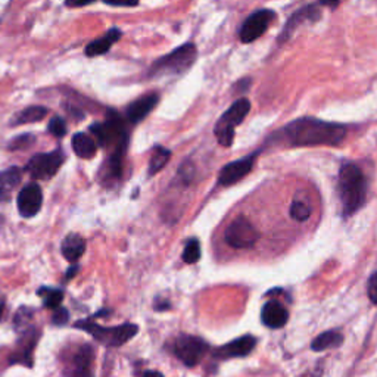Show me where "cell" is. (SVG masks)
<instances>
[{
    "instance_id": "obj_1",
    "label": "cell",
    "mask_w": 377,
    "mask_h": 377,
    "mask_svg": "<svg viewBox=\"0 0 377 377\" xmlns=\"http://www.w3.org/2000/svg\"><path fill=\"white\" fill-rule=\"evenodd\" d=\"M291 146H336L347 136V127L317 118H298L281 130Z\"/></svg>"
},
{
    "instance_id": "obj_2",
    "label": "cell",
    "mask_w": 377,
    "mask_h": 377,
    "mask_svg": "<svg viewBox=\"0 0 377 377\" xmlns=\"http://www.w3.org/2000/svg\"><path fill=\"white\" fill-rule=\"evenodd\" d=\"M337 195L345 217L355 214L361 208L367 198V179L361 168L355 164L342 165L337 179Z\"/></svg>"
},
{
    "instance_id": "obj_3",
    "label": "cell",
    "mask_w": 377,
    "mask_h": 377,
    "mask_svg": "<svg viewBox=\"0 0 377 377\" xmlns=\"http://www.w3.org/2000/svg\"><path fill=\"white\" fill-rule=\"evenodd\" d=\"M75 327L81 329L93 336L94 341H98L99 344L111 348H117L128 342L130 339H133L139 327L136 325L125 323L121 326H114V327H103L98 323H94L93 320H83V322L75 323Z\"/></svg>"
},
{
    "instance_id": "obj_4",
    "label": "cell",
    "mask_w": 377,
    "mask_h": 377,
    "mask_svg": "<svg viewBox=\"0 0 377 377\" xmlns=\"http://www.w3.org/2000/svg\"><path fill=\"white\" fill-rule=\"evenodd\" d=\"M249 111L251 102L247 98H240L224 112L214 127V135L221 146L229 147L233 145L235 128L243 123Z\"/></svg>"
},
{
    "instance_id": "obj_5",
    "label": "cell",
    "mask_w": 377,
    "mask_h": 377,
    "mask_svg": "<svg viewBox=\"0 0 377 377\" xmlns=\"http://www.w3.org/2000/svg\"><path fill=\"white\" fill-rule=\"evenodd\" d=\"M196 56H198L196 46L192 43H186L173 50L169 55L164 56V58H161L159 61H157L150 71L157 75L181 74L195 64Z\"/></svg>"
},
{
    "instance_id": "obj_6",
    "label": "cell",
    "mask_w": 377,
    "mask_h": 377,
    "mask_svg": "<svg viewBox=\"0 0 377 377\" xmlns=\"http://www.w3.org/2000/svg\"><path fill=\"white\" fill-rule=\"evenodd\" d=\"M224 239L235 249H249L259 239L258 230L247 217H237L225 229Z\"/></svg>"
},
{
    "instance_id": "obj_7",
    "label": "cell",
    "mask_w": 377,
    "mask_h": 377,
    "mask_svg": "<svg viewBox=\"0 0 377 377\" xmlns=\"http://www.w3.org/2000/svg\"><path fill=\"white\" fill-rule=\"evenodd\" d=\"M90 131L94 135V139L99 142L101 146L117 145V147L125 149L127 145V135L124 123L117 114H111V117L105 123L93 124Z\"/></svg>"
},
{
    "instance_id": "obj_8",
    "label": "cell",
    "mask_w": 377,
    "mask_h": 377,
    "mask_svg": "<svg viewBox=\"0 0 377 377\" xmlns=\"http://www.w3.org/2000/svg\"><path fill=\"white\" fill-rule=\"evenodd\" d=\"M206 349H208V345H206L203 339L191 334L179 336L173 347L174 355L187 367L199 364L206 354Z\"/></svg>"
},
{
    "instance_id": "obj_9",
    "label": "cell",
    "mask_w": 377,
    "mask_h": 377,
    "mask_svg": "<svg viewBox=\"0 0 377 377\" xmlns=\"http://www.w3.org/2000/svg\"><path fill=\"white\" fill-rule=\"evenodd\" d=\"M64 159L61 150H53L50 154H37L28 161L26 169L33 179L46 180L58 173Z\"/></svg>"
},
{
    "instance_id": "obj_10",
    "label": "cell",
    "mask_w": 377,
    "mask_h": 377,
    "mask_svg": "<svg viewBox=\"0 0 377 377\" xmlns=\"http://www.w3.org/2000/svg\"><path fill=\"white\" fill-rule=\"evenodd\" d=\"M276 18V13L270 9H259L254 12L247 21L242 24L239 31V39L242 43H252L264 34L271 21Z\"/></svg>"
},
{
    "instance_id": "obj_11",
    "label": "cell",
    "mask_w": 377,
    "mask_h": 377,
    "mask_svg": "<svg viewBox=\"0 0 377 377\" xmlns=\"http://www.w3.org/2000/svg\"><path fill=\"white\" fill-rule=\"evenodd\" d=\"M257 157H258V154L255 152V154H251V155L244 157L242 159H237V161H233L227 165H224L221 168L220 176H218V183L221 186H232V184L237 183L239 180H242L244 176H248L252 171Z\"/></svg>"
},
{
    "instance_id": "obj_12",
    "label": "cell",
    "mask_w": 377,
    "mask_h": 377,
    "mask_svg": "<svg viewBox=\"0 0 377 377\" xmlns=\"http://www.w3.org/2000/svg\"><path fill=\"white\" fill-rule=\"evenodd\" d=\"M16 203H18V210H20V214L23 217L31 218L37 215L43 205L42 188L35 183L27 184L24 188H21V192L18 193Z\"/></svg>"
},
{
    "instance_id": "obj_13",
    "label": "cell",
    "mask_w": 377,
    "mask_h": 377,
    "mask_svg": "<svg viewBox=\"0 0 377 377\" xmlns=\"http://www.w3.org/2000/svg\"><path fill=\"white\" fill-rule=\"evenodd\" d=\"M93 360H94L93 348L90 345L80 347V349L72 355L65 368L67 377H93L91 373Z\"/></svg>"
},
{
    "instance_id": "obj_14",
    "label": "cell",
    "mask_w": 377,
    "mask_h": 377,
    "mask_svg": "<svg viewBox=\"0 0 377 377\" xmlns=\"http://www.w3.org/2000/svg\"><path fill=\"white\" fill-rule=\"evenodd\" d=\"M257 345V339L254 336H242L239 339H235L233 342L224 345L215 351V356L220 360H229V358H237V356H247L252 352V349Z\"/></svg>"
},
{
    "instance_id": "obj_15",
    "label": "cell",
    "mask_w": 377,
    "mask_h": 377,
    "mask_svg": "<svg viewBox=\"0 0 377 377\" xmlns=\"http://www.w3.org/2000/svg\"><path fill=\"white\" fill-rule=\"evenodd\" d=\"M37 337L39 334L35 333L34 329L26 332L21 337V341L18 342L16 351L9 358V364H23L27 367L33 366V349L37 344Z\"/></svg>"
},
{
    "instance_id": "obj_16",
    "label": "cell",
    "mask_w": 377,
    "mask_h": 377,
    "mask_svg": "<svg viewBox=\"0 0 377 377\" xmlns=\"http://www.w3.org/2000/svg\"><path fill=\"white\" fill-rule=\"evenodd\" d=\"M262 323L270 329H281L288 323L289 313L277 300H269V303L262 307L261 311Z\"/></svg>"
},
{
    "instance_id": "obj_17",
    "label": "cell",
    "mask_w": 377,
    "mask_h": 377,
    "mask_svg": "<svg viewBox=\"0 0 377 377\" xmlns=\"http://www.w3.org/2000/svg\"><path fill=\"white\" fill-rule=\"evenodd\" d=\"M158 101H159V98H158V94H155V93L146 94V96L137 99L136 102H133L127 108V120L133 124L140 123L145 117H147L150 112L154 111Z\"/></svg>"
},
{
    "instance_id": "obj_18",
    "label": "cell",
    "mask_w": 377,
    "mask_h": 377,
    "mask_svg": "<svg viewBox=\"0 0 377 377\" xmlns=\"http://www.w3.org/2000/svg\"><path fill=\"white\" fill-rule=\"evenodd\" d=\"M21 180L23 171L18 167H11L0 173V202H8L12 198Z\"/></svg>"
},
{
    "instance_id": "obj_19",
    "label": "cell",
    "mask_w": 377,
    "mask_h": 377,
    "mask_svg": "<svg viewBox=\"0 0 377 377\" xmlns=\"http://www.w3.org/2000/svg\"><path fill=\"white\" fill-rule=\"evenodd\" d=\"M121 39V31L118 28H111L105 35H102L101 39L94 40L91 43L87 45L86 47V55L87 56H99L106 53L111 46L114 45L116 42H118Z\"/></svg>"
},
{
    "instance_id": "obj_20",
    "label": "cell",
    "mask_w": 377,
    "mask_h": 377,
    "mask_svg": "<svg viewBox=\"0 0 377 377\" xmlns=\"http://www.w3.org/2000/svg\"><path fill=\"white\" fill-rule=\"evenodd\" d=\"M61 251L69 262L77 261L86 252V240L80 235H68L61 244Z\"/></svg>"
},
{
    "instance_id": "obj_21",
    "label": "cell",
    "mask_w": 377,
    "mask_h": 377,
    "mask_svg": "<svg viewBox=\"0 0 377 377\" xmlns=\"http://www.w3.org/2000/svg\"><path fill=\"white\" fill-rule=\"evenodd\" d=\"M320 18V11L317 9L315 5H308L305 8H303L300 11H298L291 20L288 21L285 30H283L281 33V40H285L289 37V34L293 31V28L299 24V23H303L304 20H310V21H317Z\"/></svg>"
},
{
    "instance_id": "obj_22",
    "label": "cell",
    "mask_w": 377,
    "mask_h": 377,
    "mask_svg": "<svg viewBox=\"0 0 377 377\" xmlns=\"http://www.w3.org/2000/svg\"><path fill=\"white\" fill-rule=\"evenodd\" d=\"M342 342H344V334L341 332L329 330V332L318 334L314 339L313 344H311V349L315 351V352H322V351H326V349L341 347Z\"/></svg>"
},
{
    "instance_id": "obj_23",
    "label": "cell",
    "mask_w": 377,
    "mask_h": 377,
    "mask_svg": "<svg viewBox=\"0 0 377 377\" xmlns=\"http://www.w3.org/2000/svg\"><path fill=\"white\" fill-rule=\"evenodd\" d=\"M72 149L74 152L77 154V157L89 159L96 155V140H93L90 136L84 133H77L72 137Z\"/></svg>"
},
{
    "instance_id": "obj_24",
    "label": "cell",
    "mask_w": 377,
    "mask_h": 377,
    "mask_svg": "<svg viewBox=\"0 0 377 377\" xmlns=\"http://www.w3.org/2000/svg\"><path fill=\"white\" fill-rule=\"evenodd\" d=\"M169 158H171V152H169L168 149L162 146H157L149 161V176H155L157 173H159L161 169L165 167V164L169 161Z\"/></svg>"
},
{
    "instance_id": "obj_25",
    "label": "cell",
    "mask_w": 377,
    "mask_h": 377,
    "mask_svg": "<svg viewBox=\"0 0 377 377\" xmlns=\"http://www.w3.org/2000/svg\"><path fill=\"white\" fill-rule=\"evenodd\" d=\"M47 116V109L43 106H30L24 109L21 114H18L15 124H28V123H35L42 121Z\"/></svg>"
},
{
    "instance_id": "obj_26",
    "label": "cell",
    "mask_w": 377,
    "mask_h": 377,
    "mask_svg": "<svg viewBox=\"0 0 377 377\" xmlns=\"http://www.w3.org/2000/svg\"><path fill=\"white\" fill-rule=\"evenodd\" d=\"M39 295L43 299V305L46 308H52V310H58L62 299H64V293L60 289H52V288H42L39 291Z\"/></svg>"
},
{
    "instance_id": "obj_27",
    "label": "cell",
    "mask_w": 377,
    "mask_h": 377,
    "mask_svg": "<svg viewBox=\"0 0 377 377\" xmlns=\"http://www.w3.org/2000/svg\"><path fill=\"white\" fill-rule=\"evenodd\" d=\"M291 215L296 221H307L311 217V206L304 201H293L291 205Z\"/></svg>"
},
{
    "instance_id": "obj_28",
    "label": "cell",
    "mask_w": 377,
    "mask_h": 377,
    "mask_svg": "<svg viewBox=\"0 0 377 377\" xmlns=\"http://www.w3.org/2000/svg\"><path fill=\"white\" fill-rule=\"evenodd\" d=\"M201 258V243L198 239H191L186 243L183 252V261L186 264H195Z\"/></svg>"
},
{
    "instance_id": "obj_29",
    "label": "cell",
    "mask_w": 377,
    "mask_h": 377,
    "mask_svg": "<svg viewBox=\"0 0 377 377\" xmlns=\"http://www.w3.org/2000/svg\"><path fill=\"white\" fill-rule=\"evenodd\" d=\"M49 131L56 137H62L67 135V123L64 121V118L55 117L49 123Z\"/></svg>"
},
{
    "instance_id": "obj_30",
    "label": "cell",
    "mask_w": 377,
    "mask_h": 377,
    "mask_svg": "<svg viewBox=\"0 0 377 377\" xmlns=\"http://www.w3.org/2000/svg\"><path fill=\"white\" fill-rule=\"evenodd\" d=\"M367 295H368V299L371 300V303L377 305V271L368 278Z\"/></svg>"
},
{
    "instance_id": "obj_31",
    "label": "cell",
    "mask_w": 377,
    "mask_h": 377,
    "mask_svg": "<svg viewBox=\"0 0 377 377\" xmlns=\"http://www.w3.org/2000/svg\"><path fill=\"white\" fill-rule=\"evenodd\" d=\"M68 318H69V314H68V311L65 310V308H58V310H56L55 311V314H53V317H52V322H53V325H56V326H62V325H65L67 322H68Z\"/></svg>"
},
{
    "instance_id": "obj_32",
    "label": "cell",
    "mask_w": 377,
    "mask_h": 377,
    "mask_svg": "<svg viewBox=\"0 0 377 377\" xmlns=\"http://www.w3.org/2000/svg\"><path fill=\"white\" fill-rule=\"evenodd\" d=\"M109 6H114V8H131V6H137L139 4L137 2H125V4H121V2H108Z\"/></svg>"
},
{
    "instance_id": "obj_33",
    "label": "cell",
    "mask_w": 377,
    "mask_h": 377,
    "mask_svg": "<svg viewBox=\"0 0 377 377\" xmlns=\"http://www.w3.org/2000/svg\"><path fill=\"white\" fill-rule=\"evenodd\" d=\"M142 377H164V374L155 370H149V371H145Z\"/></svg>"
},
{
    "instance_id": "obj_34",
    "label": "cell",
    "mask_w": 377,
    "mask_h": 377,
    "mask_svg": "<svg viewBox=\"0 0 377 377\" xmlns=\"http://www.w3.org/2000/svg\"><path fill=\"white\" fill-rule=\"evenodd\" d=\"M4 313H5V303H4L2 299H0V320H2Z\"/></svg>"
}]
</instances>
